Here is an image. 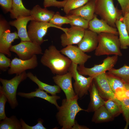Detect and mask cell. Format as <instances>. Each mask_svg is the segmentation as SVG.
<instances>
[{"label":"cell","instance_id":"cell-1","mask_svg":"<svg viewBox=\"0 0 129 129\" xmlns=\"http://www.w3.org/2000/svg\"><path fill=\"white\" fill-rule=\"evenodd\" d=\"M54 46L51 45L45 50L41 58V63L54 74H64L68 72L72 62Z\"/></svg>","mask_w":129,"mask_h":129},{"label":"cell","instance_id":"cell-2","mask_svg":"<svg viewBox=\"0 0 129 129\" xmlns=\"http://www.w3.org/2000/svg\"><path fill=\"white\" fill-rule=\"evenodd\" d=\"M79 97L77 95L69 101L66 99L62 100V104L58 109L56 115L57 120L62 129H71L75 123V118L77 113L85 111L79 106L78 102Z\"/></svg>","mask_w":129,"mask_h":129},{"label":"cell","instance_id":"cell-3","mask_svg":"<svg viewBox=\"0 0 129 129\" xmlns=\"http://www.w3.org/2000/svg\"><path fill=\"white\" fill-rule=\"evenodd\" d=\"M98 35V42L95 50V55H122L118 35L109 33H101Z\"/></svg>","mask_w":129,"mask_h":129},{"label":"cell","instance_id":"cell-4","mask_svg":"<svg viewBox=\"0 0 129 129\" xmlns=\"http://www.w3.org/2000/svg\"><path fill=\"white\" fill-rule=\"evenodd\" d=\"M95 13L115 28L116 21L123 15L122 10L115 6L113 0H95Z\"/></svg>","mask_w":129,"mask_h":129},{"label":"cell","instance_id":"cell-5","mask_svg":"<svg viewBox=\"0 0 129 129\" xmlns=\"http://www.w3.org/2000/svg\"><path fill=\"white\" fill-rule=\"evenodd\" d=\"M27 77L26 71L16 75L10 80L0 78L2 86H0V90L6 97L8 102L11 108L15 109L18 105L16 97L18 87L20 83Z\"/></svg>","mask_w":129,"mask_h":129},{"label":"cell","instance_id":"cell-6","mask_svg":"<svg viewBox=\"0 0 129 129\" xmlns=\"http://www.w3.org/2000/svg\"><path fill=\"white\" fill-rule=\"evenodd\" d=\"M59 29L65 32L67 28L59 27L49 22H40L33 20L28 26L27 33L31 41L41 45L46 41L43 39L48 29L50 27Z\"/></svg>","mask_w":129,"mask_h":129},{"label":"cell","instance_id":"cell-7","mask_svg":"<svg viewBox=\"0 0 129 129\" xmlns=\"http://www.w3.org/2000/svg\"><path fill=\"white\" fill-rule=\"evenodd\" d=\"M77 64L72 62L68 71L71 73L75 81L73 83L74 92L79 98H81L88 94L94 78L90 76L86 77L80 74L77 70Z\"/></svg>","mask_w":129,"mask_h":129},{"label":"cell","instance_id":"cell-8","mask_svg":"<svg viewBox=\"0 0 129 129\" xmlns=\"http://www.w3.org/2000/svg\"><path fill=\"white\" fill-rule=\"evenodd\" d=\"M118 58V56L117 55L108 56L105 59L101 64H95L91 68L86 67L84 65H79L77 66V70L80 74L83 75L93 78L113 68L117 62Z\"/></svg>","mask_w":129,"mask_h":129},{"label":"cell","instance_id":"cell-9","mask_svg":"<svg viewBox=\"0 0 129 129\" xmlns=\"http://www.w3.org/2000/svg\"><path fill=\"white\" fill-rule=\"evenodd\" d=\"M10 51L16 53L19 59L24 60L30 59L35 55L43 54L40 45L31 41H21L12 45Z\"/></svg>","mask_w":129,"mask_h":129},{"label":"cell","instance_id":"cell-10","mask_svg":"<svg viewBox=\"0 0 129 129\" xmlns=\"http://www.w3.org/2000/svg\"><path fill=\"white\" fill-rule=\"evenodd\" d=\"M38 65V59L36 55L27 60H22L15 57L11 60L8 74L10 75L14 74L19 75L27 70L35 68Z\"/></svg>","mask_w":129,"mask_h":129},{"label":"cell","instance_id":"cell-11","mask_svg":"<svg viewBox=\"0 0 129 129\" xmlns=\"http://www.w3.org/2000/svg\"><path fill=\"white\" fill-rule=\"evenodd\" d=\"M85 29L80 27L72 26L60 36L61 43L64 47L74 44H77L82 38Z\"/></svg>","mask_w":129,"mask_h":129},{"label":"cell","instance_id":"cell-12","mask_svg":"<svg viewBox=\"0 0 129 129\" xmlns=\"http://www.w3.org/2000/svg\"><path fill=\"white\" fill-rule=\"evenodd\" d=\"M72 78L71 73L69 71L64 75H56L53 77L54 82L64 93L67 101L73 98L76 95L72 85Z\"/></svg>","mask_w":129,"mask_h":129},{"label":"cell","instance_id":"cell-13","mask_svg":"<svg viewBox=\"0 0 129 129\" xmlns=\"http://www.w3.org/2000/svg\"><path fill=\"white\" fill-rule=\"evenodd\" d=\"M60 51L69 58L72 63L79 65H84L91 57L81 51L78 46L72 45L66 46Z\"/></svg>","mask_w":129,"mask_h":129},{"label":"cell","instance_id":"cell-14","mask_svg":"<svg viewBox=\"0 0 129 129\" xmlns=\"http://www.w3.org/2000/svg\"><path fill=\"white\" fill-rule=\"evenodd\" d=\"M97 84L100 95L108 99H111L120 104V101L115 97L112 90L107 78L106 72L97 75L93 77Z\"/></svg>","mask_w":129,"mask_h":129},{"label":"cell","instance_id":"cell-15","mask_svg":"<svg viewBox=\"0 0 129 129\" xmlns=\"http://www.w3.org/2000/svg\"><path fill=\"white\" fill-rule=\"evenodd\" d=\"M98 35L89 29H85L83 36L77 44L83 52H90L95 50L98 44Z\"/></svg>","mask_w":129,"mask_h":129},{"label":"cell","instance_id":"cell-16","mask_svg":"<svg viewBox=\"0 0 129 129\" xmlns=\"http://www.w3.org/2000/svg\"><path fill=\"white\" fill-rule=\"evenodd\" d=\"M88 29L98 34L101 33H109L118 35L116 28L110 26L103 20L99 19L95 14L93 18L89 21Z\"/></svg>","mask_w":129,"mask_h":129},{"label":"cell","instance_id":"cell-17","mask_svg":"<svg viewBox=\"0 0 129 129\" xmlns=\"http://www.w3.org/2000/svg\"><path fill=\"white\" fill-rule=\"evenodd\" d=\"M34 20L31 16H21L14 21H10L9 23L10 25L16 28L17 34L21 41H30L27 34V25L28 22Z\"/></svg>","mask_w":129,"mask_h":129},{"label":"cell","instance_id":"cell-18","mask_svg":"<svg viewBox=\"0 0 129 129\" xmlns=\"http://www.w3.org/2000/svg\"><path fill=\"white\" fill-rule=\"evenodd\" d=\"M17 32H11L10 30L5 31L0 36V52L10 57L11 56L10 49L14 41L19 38Z\"/></svg>","mask_w":129,"mask_h":129},{"label":"cell","instance_id":"cell-19","mask_svg":"<svg viewBox=\"0 0 129 129\" xmlns=\"http://www.w3.org/2000/svg\"><path fill=\"white\" fill-rule=\"evenodd\" d=\"M89 91L90 93V101L88 108L85 111L88 112H95L104 105L105 101L100 95L94 82H92Z\"/></svg>","mask_w":129,"mask_h":129},{"label":"cell","instance_id":"cell-20","mask_svg":"<svg viewBox=\"0 0 129 129\" xmlns=\"http://www.w3.org/2000/svg\"><path fill=\"white\" fill-rule=\"evenodd\" d=\"M55 13L52 11L48 10L46 8H43L37 5L30 10V16L35 21L49 22Z\"/></svg>","mask_w":129,"mask_h":129},{"label":"cell","instance_id":"cell-21","mask_svg":"<svg viewBox=\"0 0 129 129\" xmlns=\"http://www.w3.org/2000/svg\"><path fill=\"white\" fill-rule=\"evenodd\" d=\"M47 93L38 88H36L35 91L29 93L19 92L17 93V95L21 97L28 98H33L35 97L42 98L54 104L58 109L59 106L58 104L57 100L60 99V97L56 95L49 96Z\"/></svg>","mask_w":129,"mask_h":129},{"label":"cell","instance_id":"cell-22","mask_svg":"<svg viewBox=\"0 0 129 129\" xmlns=\"http://www.w3.org/2000/svg\"><path fill=\"white\" fill-rule=\"evenodd\" d=\"M95 0H89L83 5L70 11L69 14L79 16L90 21L95 15Z\"/></svg>","mask_w":129,"mask_h":129},{"label":"cell","instance_id":"cell-23","mask_svg":"<svg viewBox=\"0 0 129 129\" xmlns=\"http://www.w3.org/2000/svg\"><path fill=\"white\" fill-rule=\"evenodd\" d=\"M115 25L119 35L120 48L126 49L129 47V35L124 21L123 15L116 21Z\"/></svg>","mask_w":129,"mask_h":129},{"label":"cell","instance_id":"cell-24","mask_svg":"<svg viewBox=\"0 0 129 129\" xmlns=\"http://www.w3.org/2000/svg\"><path fill=\"white\" fill-rule=\"evenodd\" d=\"M27 75V77L36 84L38 86V88L40 90L44 91L52 95H56L57 93L61 92V89L58 85L52 86L44 83L41 81L36 75H34L31 72H28Z\"/></svg>","mask_w":129,"mask_h":129},{"label":"cell","instance_id":"cell-25","mask_svg":"<svg viewBox=\"0 0 129 129\" xmlns=\"http://www.w3.org/2000/svg\"><path fill=\"white\" fill-rule=\"evenodd\" d=\"M30 10L25 7L22 0H13L10 12V17L12 19H16L20 17L30 16Z\"/></svg>","mask_w":129,"mask_h":129},{"label":"cell","instance_id":"cell-26","mask_svg":"<svg viewBox=\"0 0 129 129\" xmlns=\"http://www.w3.org/2000/svg\"><path fill=\"white\" fill-rule=\"evenodd\" d=\"M114 118L104 105L94 112L91 120L96 123H100L112 120Z\"/></svg>","mask_w":129,"mask_h":129},{"label":"cell","instance_id":"cell-27","mask_svg":"<svg viewBox=\"0 0 129 129\" xmlns=\"http://www.w3.org/2000/svg\"><path fill=\"white\" fill-rule=\"evenodd\" d=\"M106 76L111 88L114 94L125 89V83L119 77L108 72Z\"/></svg>","mask_w":129,"mask_h":129},{"label":"cell","instance_id":"cell-28","mask_svg":"<svg viewBox=\"0 0 129 129\" xmlns=\"http://www.w3.org/2000/svg\"><path fill=\"white\" fill-rule=\"evenodd\" d=\"M0 129H22V126L20 120L16 117L13 115L10 118L7 117L0 120Z\"/></svg>","mask_w":129,"mask_h":129},{"label":"cell","instance_id":"cell-29","mask_svg":"<svg viewBox=\"0 0 129 129\" xmlns=\"http://www.w3.org/2000/svg\"><path fill=\"white\" fill-rule=\"evenodd\" d=\"M108 72L120 78L125 83H129V66L125 64L118 69L113 68Z\"/></svg>","mask_w":129,"mask_h":129},{"label":"cell","instance_id":"cell-30","mask_svg":"<svg viewBox=\"0 0 129 129\" xmlns=\"http://www.w3.org/2000/svg\"><path fill=\"white\" fill-rule=\"evenodd\" d=\"M104 105L114 118L122 113L121 105L113 99L105 101Z\"/></svg>","mask_w":129,"mask_h":129},{"label":"cell","instance_id":"cell-31","mask_svg":"<svg viewBox=\"0 0 129 129\" xmlns=\"http://www.w3.org/2000/svg\"><path fill=\"white\" fill-rule=\"evenodd\" d=\"M65 16L71 21L70 24L71 26L79 27L85 29L88 28L89 21L77 15L68 14Z\"/></svg>","mask_w":129,"mask_h":129},{"label":"cell","instance_id":"cell-32","mask_svg":"<svg viewBox=\"0 0 129 129\" xmlns=\"http://www.w3.org/2000/svg\"><path fill=\"white\" fill-rule=\"evenodd\" d=\"M89 0H67L63 7V11L67 15L71 11L76 9L86 4Z\"/></svg>","mask_w":129,"mask_h":129},{"label":"cell","instance_id":"cell-33","mask_svg":"<svg viewBox=\"0 0 129 129\" xmlns=\"http://www.w3.org/2000/svg\"><path fill=\"white\" fill-rule=\"evenodd\" d=\"M71 21L66 16H61L59 12H57L49 22L51 24L55 25L59 27L65 24H70Z\"/></svg>","mask_w":129,"mask_h":129},{"label":"cell","instance_id":"cell-34","mask_svg":"<svg viewBox=\"0 0 129 129\" xmlns=\"http://www.w3.org/2000/svg\"><path fill=\"white\" fill-rule=\"evenodd\" d=\"M122 111L126 122L124 129L128 128L129 125V99L124 98L120 100Z\"/></svg>","mask_w":129,"mask_h":129},{"label":"cell","instance_id":"cell-35","mask_svg":"<svg viewBox=\"0 0 129 129\" xmlns=\"http://www.w3.org/2000/svg\"><path fill=\"white\" fill-rule=\"evenodd\" d=\"M8 101L7 98L3 92L0 90V120H2L6 116L5 111V107L6 102Z\"/></svg>","mask_w":129,"mask_h":129},{"label":"cell","instance_id":"cell-36","mask_svg":"<svg viewBox=\"0 0 129 129\" xmlns=\"http://www.w3.org/2000/svg\"><path fill=\"white\" fill-rule=\"evenodd\" d=\"M67 0L58 1L57 0H44L43 3L44 8L54 7L59 8L64 7Z\"/></svg>","mask_w":129,"mask_h":129},{"label":"cell","instance_id":"cell-37","mask_svg":"<svg viewBox=\"0 0 129 129\" xmlns=\"http://www.w3.org/2000/svg\"><path fill=\"white\" fill-rule=\"evenodd\" d=\"M20 121L22 126V129H46L43 125V120L41 118H39L37 120L38 123L33 126H31L27 124L22 119Z\"/></svg>","mask_w":129,"mask_h":129},{"label":"cell","instance_id":"cell-38","mask_svg":"<svg viewBox=\"0 0 129 129\" xmlns=\"http://www.w3.org/2000/svg\"><path fill=\"white\" fill-rule=\"evenodd\" d=\"M11 61L5 54L0 53V69L2 71L6 70L10 67Z\"/></svg>","mask_w":129,"mask_h":129},{"label":"cell","instance_id":"cell-39","mask_svg":"<svg viewBox=\"0 0 129 129\" xmlns=\"http://www.w3.org/2000/svg\"><path fill=\"white\" fill-rule=\"evenodd\" d=\"M125 89L117 92L115 94V97L120 100L124 98L129 99V83H125Z\"/></svg>","mask_w":129,"mask_h":129},{"label":"cell","instance_id":"cell-40","mask_svg":"<svg viewBox=\"0 0 129 129\" xmlns=\"http://www.w3.org/2000/svg\"><path fill=\"white\" fill-rule=\"evenodd\" d=\"M13 0H0V5L5 13L10 12Z\"/></svg>","mask_w":129,"mask_h":129},{"label":"cell","instance_id":"cell-41","mask_svg":"<svg viewBox=\"0 0 129 129\" xmlns=\"http://www.w3.org/2000/svg\"><path fill=\"white\" fill-rule=\"evenodd\" d=\"M121 8L123 16L129 12V0H117Z\"/></svg>","mask_w":129,"mask_h":129},{"label":"cell","instance_id":"cell-42","mask_svg":"<svg viewBox=\"0 0 129 129\" xmlns=\"http://www.w3.org/2000/svg\"><path fill=\"white\" fill-rule=\"evenodd\" d=\"M9 22L4 19L0 17V36L5 31L10 30Z\"/></svg>","mask_w":129,"mask_h":129},{"label":"cell","instance_id":"cell-43","mask_svg":"<svg viewBox=\"0 0 129 129\" xmlns=\"http://www.w3.org/2000/svg\"><path fill=\"white\" fill-rule=\"evenodd\" d=\"M123 16L124 21L129 35V12Z\"/></svg>","mask_w":129,"mask_h":129},{"label":"cell","instance_id":"cell-44","mask_svg":"<svg viewBox=\"0 0 129 129\" xmlns=\"http://www.w3.org/2000/svg\"><path fill=\"white\" fill-rule=\"evenodd\" d=\"M88 128L86 126L81 125H79L75 121V123L74 125L72 127L71 129H88Z\"/></svg>","mask_w":129,"mask_h":129}]
</instances>
